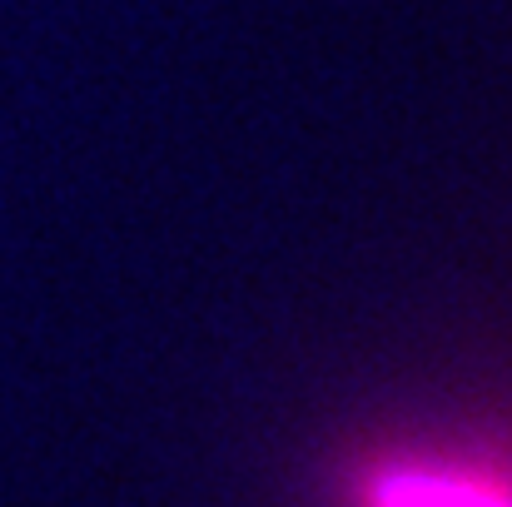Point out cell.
<instances>
[{
  "label": "cell",
  "mask_w": 512,
  "mask_h": 507,
  "mask_svg": "<svg viewBox=\"0 0 512 507\" xmlns=\"http://www.w3.org/2000/svg\"><path fill=\"white\" fill-rule=\"evenodd\" d=\"M339 507H512V448L483 438H393L358 453Z\"/></svg>",
  "instance_id": "1"
}]
</instances>
